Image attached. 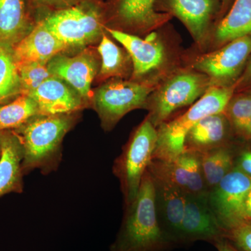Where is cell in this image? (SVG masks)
<instances>
[{
	"label": "cell",
	"instance_id": "33",
	"mask_svg": "<svg viewBox=\"0 0 251 251\" xmlns=\"http://www.w3.org/2000/svg\"><path fill=\"white\" fill-rule=\"evenodd\" d=\"M242 83L243 85L251 87V55L250 58L249 59L245 71H244V74L242 78Z\"/></svg>",
	"mask_w": 251,
	"mask_h": 251
},
{
	"label": "cell",
	"instance_id": "36",
	"mask_svg": "<svg viewBox=\"0 0 251 251\" xmlns=\"http://www.w3.org/2000/svg\"><path fill=\"white\" fill-rule=\"evenodd\" d=\"M1 137H2V132L0 133V157L1 154Z\"/></svg>",
	"mask_w": 251,
	"mask_h": 251
},
{
	"label": "cell",
	"instance_id": "8",
	"mask_svg": "<svg viewBox=\"0 0 251 251\" xmlns=\"http://www.w3.org/2000/svg\"><path fill=\"white\" fill-rule=\"evenodd\" d=\"M251 178L234 168L211 188L207 201L225 232L246 221L245 201Z\"/></svg>",
	"mask_w": 251,
	"mask_h": 251
},
{
	"label": "cell",
	"instance_id": "28",
	"mask_svg": "<svg viewBox=\"0 0 251 251\" xmlns=\"http://www.w3.org/2000/svg\"><path fill=\"white\" fill-rule=\"evenodd\" d=\"M21 94L28 95L46 80L52 77L49 62H33L18 66Z\"/></svg>",
	"mask_w": 251,
	"mask_h": 251
},
{
	"label": "cell",
	"instance_id": "9",
	"mask_svg": "<svg viewBox=\"0 0 251 251\" xmlns=\"http://www.w3.org/2000/svg\"><path fill=\"white\" fill-rule=\"evenodd\" d=\"M251 55V36L229 41L221 49L204 54L195 63L198 72L214 85L231 87L240 75Z\"/></svg>",
	"mask_w": 251,
	"mask_h": 251
},
{
	"label": "cell",
	"instance_id": "2",
	"mask_svg": "<svg viewBox=\"0 0 251 251\" xmlns=\"http://www.w3.org/2000/svg\"><path fill=\"white\" fill-rule=\"evenodd\" d=\"M72 114L37 115L14 130L22 144L23 175L36 169L47 175L58 168L63 138L75 122Z\"/></svg>",
	"mask_w": 251,
	"mask_h": 251
},
{
	"label": "cell",
	"instance_id": "17",
	"mask_svg": "<svg viewBox=\"0 0 251 251\" xmlns=\"http://www.w3.org/2000/svg\"><path fill=\"white\" fill-rule=\"evenodd\" d=\"M23 149L14 130L2 132L0 157V197L23 191Z\"/></svg>",
	"mask_w": 251,
	"mask_h": 251
},
{
	"label": "cell",
	"instance_id": "1",
	"mask_svg": "<svg viewBox=\"0 0 251 251\" xmlns=\"http://www.w3.org/2000/svg\"><path fill=\"white\" fill-rule=\"evenodd\" d=\"M125 214L110 251H168L174 247L157 217L154 186L148 170L134 201L125 205Z\"/></svg>",
	"mask_w": 251,
	"mask_h": 251
},
{
	"label": "cell",
	"instance_id": "22",
	"mask_svg": "<svg viewBox=\"0 0 251 251\" xmlns=\"http://www.w3.org/2000/svg\"><path fill=\"white\" fill-rule=\"evenodd\" d=\"M247 36H251V0H235L218 26L215 39L219 44H226Z\"/></svg>",
	"mask_w": 251,
	"mask_h": 251
},
{
	"label": "cell",
	"instance_id": "16",
	"mask_svg": "<svg viewBox=\"0 0 251 251\" xmlns=\"http://www.w3.org/2000/svg\"><path fill=\"white\" fill-rule=\"evenodd\" d=\"M69 48L48 29L42 21L36 23L27 35L14 46L17 65L49 62Z\"/></svg>",
	"mask_w": 251,
	"mask_h": 251
},
{
	"label": "cell",
	"instance_id": "27",
	"mask_svg": "<svg viewBox=\"0 0 251 251\" xmlns=\"http://www.w3.org/2000/svg\"><path fill=\"white\" fill-rule=\"evenodd\" d=\"M230 126L247 138L251 122V92L230 99L224 111Z\"/></svg>",
	"mask_w": 251,
	"mask_h": 251
},
{
	"label": "cell",
	"instance_id": "3",
	"mask_svg": "<svg viewBox=\"0 0 251 251\" xmlns=\"http://www.w3.org/2000/svg\"><path fill=\"white\" fill-rule=\"evenodd\" d=\"M233 91L232 87L212 86L183 115L160 125L152 160H171L184 152L188 132L204 117L224 112Z\"/></svg>",
	"mask_w": 251,
	"mask_h": 251
},
{
	"label": "cell",
	"instance_id": "15",
	"mask_svg": "<svg viewBox=\"0 0 251 251\" xmlns=\"http://www.w3.org/2000/svg\"><path fill=\"white\" fill-rule=\"evenodd\" d=\"M27 96L35 100L40 115L72 114L83 107L76 91L61 79L51 77Z\"/></svg>",
	"mask_w": 251,
	"mask_h": 251
},
{
	"label": "cell",
	"instance_id": "6",
	"mask_svg": "<svg viewBox=\"0 0 251 251\" xmlns=\"http://www.w3.org/2000/svg\"><path fill=\"white\" fill-rule=\"evenodd\" d=\"M154 90L152 84L115 80L100 86L94 95V105L104 128L111 129L135 109L145 105Z\"/></svg>",
	"mask_w": 251,
	"mask_h": 251
},
{
	"label": "cell",
	"instance_id": "35",
	"mask_svg": "<svg viewBox=\"0 0 251 251\" xmlns=\"http://www.w3.org/2000/svg\"><path fill=\"white\" fill-rule=\"evenodd\" d=\"M247 139L251 140V122L250 126H249V131H248Z\"/></svg>",
	"mask_w": 251,
	"mask_h": 251
},
{
	"label": "cell",
	"instance_id": "19",
	"mask_svg": "<svg viewBox=\"0 0 251 251\" xmlns=\"http://www.w3.org/2000/svg\"><path fill=\"white\" fill-rule=\"evenodd\" d=\"M167 7L184 23L198 44L204 41L216 11V0H167Z\"/></svg>",
	"mask_w": 251,
	"mask_h": 251
},
{
	"label": "cell",
	"instance_id": "21",
	"mask_svg": "<svg viewBox=\"0 0 251 251\" xmlns=\"http://www.w3.org/2000/svg\"><path fill=\"white\" fill-rule=\"evenodd\" d=\"M27 2L28 0H0V41L14 46L34 27Z\"/></svg>",
	"mask_w": 251,
	"mask_h": 251
},
{
	"label": "cell",
	"instance_id": "13",
	"mask_svg": "<svg viewBox=\"0 0 251 251\" xmlns=\"http://www.w3.org/2000/svg\"><path fill=\"white\" fill-rule=\"evenodd\" d=\"M151 177L154 186L157 217L162 230L174 247L179 245L181 244L180 232L187 194L168 181L153 176Z\"/></svg>",
	"mask_w": 251,
	"mask_h": 251
},
{
	"label": "cell",
	"instance_id": "25",
	"mask_svg": "<svg viewBox=\"0 0 251 251\" xmlns=\"http://www.w3.org/2000/svg\"><path fill=\"white\" fill-rule=\"evenodd\" d=\"M21 94V82L14 46L0 41V104Z\"/></svg>",
	"mask_w": 251,
	"mask_h": 251
},
{
	"label": "cell",
	"instance_id": "7",
	"mask_svg": "<svg viewBox=\"0 0 251 251\" xmlns=\"http://www.w3.org/2000/svg\"><path fill=\"white\" fill-rule=\"evenodd\" d=\"M211 87L209 77L201 73L185 72L169 79L153 96L147 118L156 128L178 109L194 103Z\"/></svg>",
	"mask_w": 251,
	"mask_h": 251
},
{
	"label": "cell",
	"instance_id": "23",
	"mask_svg": "<svg viewBox=\"0 0 251 251\" xmlns=\"http://www.w3.org/2000/svg\"><path fill=\"white\" fill-rule=\"evenodd\" d=\"M203 176L209 191L234 168L235 155L227 145L198 153Z\"/></svg>",
	"mask_w": 251,
	"mask_h": 251
},
{
	"label": "cell",
	"instance_id": "11",
	"mask_svg": "<svg viewBox=\"0 0 251 251\" xmlns=\"http://www.w3.org/2000/svg\"><path fill=\"white\" fill-rule=\"evenodd\" d=\"M224 235V229L211 210L207 197L187 195L180 232L181 244L196 241L214 244Z\"/></svg>",
	"mask_w": 251,
	"mask_h": 251
},
{
	"label": "cell",
	"instance_id": "30",
	"mask_svg": "<svg viewBox=\"0 0 251 251\" xmlns=\"http://www.w3.org/2000/svg\"><path fill=\"white\" fill-rule=\"evenodd\" d=\"M35 6L38 7L46 8L52 11L55 10L65 9L75 6L84 1H91V0H30Z\"/></svg>",
	"mask_w": 251,
	"mask_h": 251
},
{
	"label": "cell",
	"instance_id": "34",
	"mask_svg": "<svg viewBox=\"0 0 251 251\" xmlns=\"http://www.w3.org/2000/svg\"><path fill=\"white\" fill-rule=\"evenodd\" d=\"M245 214L247 220H251V186L248 191L246 198Z\"/></svg>",
	"mask_w": 251,
	"mask_h": 251
},
{
	"label": "cell",
	"instance_id": "20",
	"mask_svg": "<svg viewBox=\"0 0 251 251\" xmlns=\"http://www.w3.org/2000/svg\"><path fill=\"white\" fill-rule=\"evenodd\" d=\"M156 0H117L113 16L118 24L135 30L156 27L168 20L167 15L157 13Z\"/></svg>",
	"mask_w": 251,
	"mask_h": 251
},
{
	"label": "cell",
	"instance_id": "32",
	"mask_svg": "<svg viewBox=\"0 0 251 251\" xmlns=\"http://www.w3.org/2000/svg\"><path fill=\"white\" fill-rule=\"evenodd\" d=\"M218 251H241L226 238L220 239L214 244Z\"/></svg>",
	"mask_w": 251,
	"mask_h": 251
},
{
	"label": "cell",
	"instance_id": "29",
	"mask_svg": "<svg viewBox=\"0 0 251 251\" xmlns=\"http://www.w3.org/2000/svg\"><path fill=\"white\" fill-rule=\"evenodd\" d=\"M224 238L241 251H251V220L225 232Z\"/></svg>",
	"mask_w": 251,
	"mask_h": 251
},
{
	"label": "cell",
	"instance_id": "24",
	"mask_svg": "<svg viewBox=\"0 0 251 251\" xmlns=\"http://www.w3.org/2000/svg\"><path fill=\"white\" fill-rule=\"evenodd\" d=\"M39 115L35 100L21 94L9 103L0 105V133L18 129Z\"/></svg>",
	"mask_w": 251,
	"mask_h": 251
},
{
	"label": "cell",
	"instance_id": "5",
	"mask_svg": "<svg viewBox=\"0 0 251 251\" xmlns=\"http://www.w3.org/2000/svg\"><path fill=\"white\" fill-rule=\"evenodd\" d=\"M41 21L69 47H85L103 34V15L96 0L49 13Z\"/></svg>",
	"mask_w": 251,
	"mask_h": 251
},
{
	"label": "cell",
	"instance_id": "4",
	"mask_svg": "<svg viewBox=\"0 0 251 251\" xmlns=\"http://www.w3.org/2000/svg\"><path fill=\"white\" fill-rule=\"evenodd\" d=\"M156 141L157 128L146 118L114 162L112 172L120 181L125 205L133 202L138 195L144 175L152 161Z\"/></svg>",
	"mask_w": 251,
	"mask_h": 251
},
{
	"label": "cell",
	"instance_id": "18",
	"mask_svg": "<svg viewBox=\"0 0 251 251\" xmlns=\"http://www.w3.org/2000/svg\"><path fill=\"white\" fill-rule=\"evenodd\" d=\"M229 126L224 112L204 117L188 132L184 151L201 153L226 145Z\"/></svg>",
	"mask_w": 251,
	"mask_h": 251
},
{
	"label": "cell",
	"instance_id": "26",
	"mask_svg": "<svg viewBox=\"0 0 251 251\" xmlns=\"http://www.w3.org/2000/svg\"><path fill=\"white\" fill-rule=\"evenodd\" d=\"M98 52L101 58V65L99 77L101 80L108 77L122 76L126 69V57L118 47L105 33L98 46Z\"/></svg>",
	"mask_w": 251,
	"mask_h": 251
},
{
	"label": "cell",
	"instance_id": "10",
	"mask_svg": "<svg viewBox=\"0 0 251 251\" xmlns=\"http://www.w3.org/2000/svg\"><path fill=\"white\" fill-rule=\"evenodd\" d=\"M148 171L151 176L168 181L186 194L207 197L209 189L198 153L184 151L173 159L152 160Z\"/></svg>",
	"mask_w": 251,
	"mask_h": 251
},
{
	"label": "cell",
	"instance_id": "12",
	"mask_svg": "<svg viewBox=\"0 0 251 251\" xmlns=\"http://www.w3.org/2000/svg\"><path fill=\"white\" fill-rule=\"evenodd\" d=\"M52 76L71 86L83 100L92 97V82L98 73V62L90 49H85L74 57L57 54L49 62Z\"/></svg>",
	"mask_w": 251,
	"mask_h": 251
},
{
	"label": "cell",
	"instance_id": "31",
	"mask_svg": "<svg viewBox=\"0 0 251 251\" xmlns=\"http://www.w3.org/2000/svg\"><path fill=\"white\" fill-rule=\"evenodd\" d=\"M234 167L251 178V148L243 150L236 157Z\"/></svg>",
	"mask_w": 251,
	"mask_h": 251
},
{
	"label": "cell",
	"instance_id": "14",
	"mask_svg": "<svg viewBox=\"0 0 251 251\" xmlns=\"http://www.w3.org/2000/svg\"><path fill=\"white\" fill-rule=\"evenodd\" d=\"M105 30L121 44L129 54L135 79L141 78L157 70L164 62V47L156 33H151L143 39L119 29L105 27Z\"/></svg>",
	"mask_w": 251,
	"mask_h": 251
},
{
	"label": "cell",
	"instance_id": "37",
	"mask_svg": "<svg viewBox=\"0 0 251 251\" xmlns=\"http://www.w3.org/2000/svg\"><path fill=\"white\" fill-rule=\"evenodd\" d=\"M222 1H224V2H225V1H227V0H222Z\"/></svg>",
	"mask_w": 251,
	"mask_h": 251
}]
</instances>
